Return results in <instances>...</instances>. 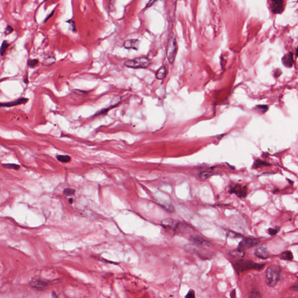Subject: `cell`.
Returning a JSON list of instances; mask_svg holds the SVG:
<instances>
[{"label": "cell", "mask_w": 298, "mask_h": 298, "mask_svg": "<svg viewBox=\"0 0 298 298\" xmlns=\"http://www.w3.org/2000/svg\"><path fill=\"white\" fill-rule=\"evenodd\" d=\"M281 269L277 265H271L265 271V282L270 287H275L281 276Z\"/></svg>", "instance_id": "obj_1"}, {"label": "cell", "mask_w": 298, "mask_h": 298, "mask_svg": "<svg viewBox=\"0 0 298 298\" xmlns=\"http://www.w3.org/2000/svg\"><path fill=\"white\" fill-rule=\"evenodd\" d=\"M265 265V264H259L251 260H241L236 261L234 267L237 273H241L249 270H261L264 268Z\"/></svg>", "instance_id": "obj_2"}, {"label": "cell", "mask_w": 298, "mask_h": 298, "mask_svg": "<svg viewBox=\"0 0 298 298\" xmlns=\"http://www.w3.org/2000/svg\"><path fill=\"white\" fill-rule=\"evenodd\" d=\"M150 64V60L147 57H139L132 60L126 61L124 65L132 68H145Z\"/></svg>", "instance_id": "obj_3"}, {"label": "cell", "mask_w": 298, "mask_h": 298, "mask_svg": "<svg viewBox=\"0 0 298 298\" xmlns=\"http://www.w3.org/2000/svg\"><path fill=\"white\" fill-rule=\"evenodd\" d=\"M177 44L174 36L171 37L168 40L167 47V56L169 64H172L174 62L176 54Z\"/></svg>", "instance_id": "obj_4"}, {"label": "cell", "mask_w": 298, "mask_h": 298, "mask_svg": "<svg viewBox=\"0 0 298 298\" xmlns=\"http://www.w3.org/2000/svg\"><path fill=\"white\" fill-rule=\"evenodd\" d=\"M260 242L259 239L253 238H245L239 242L237 250L238 252H243L250 248L256 246Z\"/></svg>", "instance_id": "obj_5"}, {"label": "cell", "mask_w": 298, "mask_h": 298, "mask_svg": "<svg viewBox=\"0 0 298 298\" xmlns=\"http://www.w3.org/2000/svg\"><path fill=\"white\" fill-rule=\"evenodd\" d=\"M230 192L235 194L237 196L240 198H244L247 195L248 190L246 186L239 184H232L230 186Z\"/></svg>", "instance_id": "obj_6"}, {"label": "cell", "mask_w": 298, "mask_h": 298, "mask_svg": "<svg viewBox=\"0 0 298 298\" xmlns=\"http://www.w3.org/2000/svg\"><path fill=\"white\" fill-rule=\"evenodd\" d=\"M180 222L171 219H164L162 221V225L167 230L176 231L180 227Z\"/></svg>", "instance_id": "obj_7"}, {"label": "cell", "mask_w": 298, "mask_h": 298, "mask_svg": "<svg viewBox=\"0 0 298 298\" xmlns=\"http://www.w3.org/2000/svg\"><path fill=\"white\" fill-rule=\"evenodd\" d=\"M30 285L35 289H37L38 291H43L46 289V288L48 287V284L47 282L40 278H33L30 281Z\"/></svg>", "instance_id": "obj_8"}, {"label": "cell", "mask_w": 298, "mask_h": 298, "mask_svg": "<svg viewBox=\"0 0 298 298\" xmlns=\"http://www.w3.org/2000/svg\"><path fill=\"white\" fill-rule=\"evenodd\" d=\"M254 254L260 259H266L269 257L268 249L265 245H259L254 250Z\"/></svg>", "instance_id": "obj_9"}, {"label": "cell", "mask_w": 298, "mask_h": 298, "mask_svg": "<svg viewBox=\"0 0 298 298\" xmlns=\"http://www.w3.org/2000/svg\"><path fill=\"white\" fill-rule=\"evenodd\" d=\"M29 101L28 99L26 98H19L14 101L8 102V103H0V107H12L16 106L21 104H25Z\"/></svg>", "instance_id": "obj_10"}, {"label": "cell", "mask_w": 298, "mask_h": 298, "mask_svg": "<svg viewBox=\"0 0 298 298\" xmlns=\"http://www.w3.org/2000/svg\"><path fill=\"white\" fill-rule=\"evenodd\" d=\"M271 11L274 14H281L284 10L283 1H272L270 5Z\"/></svg>", "instance_id": "obj_11"}, {"label": "cell", "mask_w": 298, "mask_h": 298, "mask_svg": "<svg viewBox=\"0 0 298 298\" xmlns=\"http://www.w3.org/2000/svg\"><path fill=\"white\" fill-rule=\"evenodd\" d=\"M190 240L192 242L199 245L209 246L210 245V243L207 239L199 235H191L190 236Z\"/></svg>", "instance_id": "obj_12"}, {"label": "cell", "mask_w": 298, "mask_h": 298, "mask_svg": "<svg viewBox=\"0 0 298 298\" xmlns=\"http://www.w3.org/2000/svg\"><path fill=\"white\" fill-rule=\"evenodd\" d=\"M139 45V41L137 39L126 40L124 43V47L127 49L137 50Z\"/></svg>", "instance_id": "obj_13"}, {"label": "cell", "mask_w": 298, "mask_h": 298, "mask_svg": "<svg viewBox=\"0 0 298 298\" xmlns=\"http://www.w3.org/2000/svg\"><path fill=\"white\" fill-rule=\"evenodd\" d=\"M283 65L286 67H291L293 64V58L292 52H289L283 56L282 59Z\"/></svg>", "instance_id": "obj_14"}, {"label": "cell", "mask_w": 298, "mask_h": 298, "mask_svg": "<svg viewBox=\"0 0 298 298\" xmlns=\"http://www.w3.org/2000/svg\"><path fill=\"white\" fill-rule=\"evenodd\" d=\"M166 74H167L166 68L164 66H162L161 67L159 68V69L156 73V77L157 79L162 80L165 77Z\"/></svg>", "instance_id": "obj_15"}, {"label": "cell", "mask_w": 298, "mask_h": 298, "mask_svg": "<svg viewBox=\"0 0 298 298\" xmlns=\"http://www.w3.org/2000/svg\"><path fill=\"white\" fill-rule=\"evenodd\" d=\"M269 165H270V164L265 161L260 160H256L253 164V167L255 169L259 168H262L263 167L269 166Z\"/></svg>", "instance_id": "obj_16"}, {"label": "cell", "mask_w": 298, "mask_h": 298, "mask_svg": "<svg viewBox=\"0 0 298 298\" xmlns=\"http://www.w3.org/2000/svg\"><path fill=\"white\" fill-rule=\"evenodd\" d=\"M280 258L287 261H292L293 259L292 253L290 251H285L282 253L280 256Z\"/></svg>", "instance_id": "obj_17"}, {"label": "cell", "mask_w": 298, "mask_h": 298, "mask_svg": "<svg viewBox=\"0 0 298 298\" xmlns=\"http://www.w3.org/2000/svg\"><path fill=\"white\" fill-rule=\"evenodd\" d=\"M213 173L212 172H211V171H203L202 172H200V174H199L200 180H206L207 179H208L210 176H211V175H213Z\"/></svg>", "instance_id": "obj_18"}, {"label": "cell", "mask_w": 298, "mask_h": 298, "mask_svg": "<svg viewBox=\"0 0 298 298\" xmlns=\"http://www.w3.org/2000/svg\"><path fill=\"white\" fill-rule=\"evenodd\" d=\"M10 44L7 42V41L4 40L1 44V46L0 47V55L1 56H3L5 54L7 48H8Z\"/></svg>", "instance_id": "obj_19"}, {"label": "cell", "mask_w": 298, "mask_h": 298, "mask_svg": "<svg viewBox=\"0 0 298 298\" xmlns=\"http://www.w3.org/2000/svg\"><path fill=\"white\" fill-rule=\"evenodd\" d=\"M57 160L62 163H68L71 161V157L67 155H58L56 156Z\"/></svg>", "instance_id": "obj_20"}, {"label": "cell", "mask_w": 298, "mask_h": 298, "mask_svg": "<svg viewBox=\"0 0 298 298\" xmlns=\"http://www.w3.org/2000/svg\"><path fill=\"white\" fill-rule=\"evenodd\" d=\"M121 101V97L120 96H115L113 98L111 101L110 107H115L120 103Z\"/></svg>", "instance_id": "obj_21"}, {"label": "cell", "mask_w": 298, "mask_h": 298, "mask_svg": "<svg viewBox=\"0 0 298 298\" xmlns=\"http://www.w3.org/2000/svg\"><path fill=\"white\" fill-rule=\"evenodd\" d=\"M2 165H3V167H6V168L14 169H16V170H17L18 169L20 168L19 165L15 164H3Z\"/></svg>", "instance_id": "obj_22"}, {"label": "cell", "mask_w": 298, "mask_h": 298, "mask_svg": "<svg viewBox=\"0 0 298 298\" xmlns=\"http://www.w3.org/2000/svg\"><path fill=\"white\" fill-rule=\"evenodd\" d=\"M75 190H74L73 189L67 188V189H64V194L65 195L67 196H72L75 194Z\"/></svg>", "instance_id": "obj_23"}, {"label": "cell", "mask_w": 298, "mask_h": 298, "mask_svg": "<svg viewBox=\"0 0 298 298\" xmlns=\"http://www.w3.org/2000/svg\"><path fill=\"white\" fill-rule=\"evenodd\" d=\"M249 298H261V294L256 290H253L249 296Z\"/></svg>", "instance_id": "obj_24"}, {"label": "cell", "mask_w": 298, "mask_h": 298, "mask_svg": "<svg viewBox=\"0 0 298 298\" xmlns=\"http://www.w3.org/2000/svg\"><path fill=\"white\" fill-rule=\"evenodd\" d=\"M38 63H39V60L37 59L29 60L28 61V65L30 67H34L38 64Z\"/></svg>", "instance_id": "obj_25"}, {"label": "cell", "mask_w": 298, "mask_h": 298, "mask_svg": "<svg viewBox=\"0 0 298 298\" xmlns=\"http://www.w3.org/2000/svg\"><path fill=\"white\" fill-rule=\"evenodd\" d=\"M279 231H280V228L276 227V228H269V230H268V232H269L270 235L274 236V235H276V234L279 232Z\"/></svg>", "instance_id": "obj_26"}, {"label": "cell", "mask_w": 298, "mask_h": 298, "mask_svg": "<svg viewBox=\"0 0 298 298\" xmlns=\"http://www.w3.org/2000/svg\"><path fill=\"white\" fill-rule=\"evenodd\" d=\"M256 108L258 109V110L260 112L265 113L268 110L269 108L267 106H265V105H260V106H257L256 107Z\"/></svg>", "instance_id": "obj_27"}, {"label": "cell", "mask_w": 298, "mask_h": 298, "mask_svg": "<svg viewBox=\"0 0 298 298\" xmlns=\"http://www.w3.org/2000/svg\"><path fill=\"white\" fill-rule=\"evenodd\" d=\"M185 298H195V292L193 290L191 289L185 296Z\"/></svg>", "instance_id": "obj_28"}, {"label": "cell", "mask_w": 298, "mask_h": 298, "mask_svg": "<svg viewBox=\"0 0 298 298\" xmlns=\"http://www.w3.org/2000/svg\"><path fill=\"white\" fill-rule=\"evenodd\" d=\"M14 31V29L10 25H8L6 27V29H5V31H4V34L6 35H7V34H9L11 33L12 32Z\"/></svg>", "instance_id": "obj_29"}, {"label": "cell", "mask_w": 298, "mask_h": 298, "mask_svg": "<svg viewBox=\"0 0 298 298\" xmlns=\"http://www.w3.org/2000/svg\"><path fill=\"white\" fill-rule=\"evenodd\" d=\"M230 297H231V298H236V290L235 289H233L232 291L231 295H230Z\"/></svg>", "instance_id": "obj_30"}, {"label": "cell", "mask_w": 298, "mask_h": 298, "mask_svg": "<svg viewBox=\"0 0 298 298\" xmlns=\"http://www.w3.org/2000/svg\"><path fill=\"white\" fill-rule=\"evenodd\" d=\"M155 2H156L155 1H150L148 2V4H147L146 7H149V6H153V4H154Z\"/></svg>", "instance_id": "obj_31"}, {"label": "cell", "mask_w": 298, "mask_h": 298, "mask_svg": "<svg viewBox=\"0 0 298 298\" xmlns=\"http://www.w3.org/2000/svg\"><path fill=\"white\" fill-rule=\"evenodd\" d=\"M54 11L52 12H51V14H50V15H48V17H47L45 18V22H46V21H47V20H48V19H49V18H50V17H51V16H52V14H53V13H54Z\"/></svg>", "instance_id": "obj_32"}, {"label": "cell", "mask_w": 298, "mask_h": 298, "mask_svg": "<svg viewBox=\"0 0 298 298\" xmlns=\"http://www.w3.org/2000/svg\"><path fill=\"white\" fill-rule=\"evenodd\" d=\"M292 288L293 289L294 291H298V284H295V285H293V287Z\"/></svg>", "instance_id": "obj_33"}, {"label": "cell", "mask_w": 298, "mask_h": 298, "mask_svg": "<svg viewBox=\"0 0 298 298\" xmlns=\"http://www.w3.org/2000/svg\"><path fill=\"white\" fill-rule=\"evenodd\" d=\"M69 201V203H72V202H73V200H72V199H70Z\"/></svg>", "instance_id": "obj_34"}]
</instances>
